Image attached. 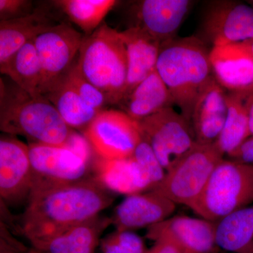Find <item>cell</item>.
<instances>
[{
  "mask_svg": "<svg viewBox=\"0 0 253 253\" xmlns=\"http://www.w3.org/2000/svg\"><path fill=\"white\" fill-rule=\"evenodd\" d=\"M76 64L82 76L103 93L108 104L121 102L127 83L129 59L120 32L104 22L90 36H84Z\"/></svg>",
  "mask_w": 253,
  "mask_h": 253,
  "instance_id": "cell-4",
  "label": "cell"
},
{
  "mask_svg": "<svg viewBox=\"0 0 253 253\" xmlns=\"http://www.w3.org/2000/svg\"><path fill=\"white\" fill-rule=\"evenodd\" d=\"M156 71L170 92L173 104L191 123L198 97L213 78L206 43L194 36L165 42L160 47Z\"/></svg>",
  "mask_w": 253,
  "mask_h": 253,
  "instance_id": "cell-2",
  "label": "cell"
},
{
  "mask_svg": "<svg viewBox=\"0 0 253 253\" xmlns=\"http://www.w3.org/2000/svg\"><path fill=\"white\" fill-rule=\"evenodd\" d=\"M224 155L215 144L196 142L192 148L181 156L154 191L173 201L189 208L199 199L205 186Z\"/></svg>",
  "mask_w": 253,
  "mask_h": 253,
  "instance_id": "cell-6",
  "label": "cell"
},
{
  "mask_svg": "<svg viewBox=\"0 0 253 253\" xmlns=\"http://www.w3.org/2000/svg\"><path fill=\"white\" fill-rule=\"evenodd\" d=\"M102 253H146L144 240L131 231L111 233L100 242Z\"/></svg>",
  "mask_w": 253,
  "mask_h": 253,
  "instance_id": "cell-28",
  "label": "cell"
},
{
  "mask_svg": "<svg viewBox=\"0 0 253 253\" xmlns=\"http://www.w3.org/2000/svg\"><path fill=\"white\" fill-rule=\"evenodd\" d=\"M202 31L212 46L253 40V7L241 1H212L205 13Z\"/></svg>",
  "mask_w": 253,
  "mask_h": 253,
  "instance_id": "cell-10",
  "label": "cell"
},
{
  "mask_svg": "<svg viewBox=\"0 0 253 253\" xmlns=\"http://www.w3.org/2000/svg\"><path fill=\"white\" fill-rule=\"evenodd\" d=\"M60 23L53 19L47 8L42 6L28 16L0 21V70L28 42Z\"/></svg>",
  "mask_w": 253,
  "mask_h": 253,
  "instance_id": "cell-19",
  "label": "cell"
},
{
  "mask_svg": "<svg viewBox=\"0 0 253 253\" xmlns=\"http://www.w3.org/2000/svg\"><path fill=\"white\" fill-rule=\"evenodd\" d=\"M248 42H249L250 47H251V52H252L253 56V40H251V41H249ZM252 95H253V89L252 91Z\"/></svg>",
  "mask_w": 253,
  "mask_h": 253,
  "instance_id": "cell-34",
  "label": "cell"
},
{
  "mask_svg": "<svg viewBox=\"0 0 253 253\" xmlns=\"http://www.w3.org/2000/svg\"><path fill=\"white\" fill-rule=\"evenodd\" d=\"M26 253H42L38 252V251H36V250L31 249V250H29V251H27V252H26Z\"/></svg>",
  "mask_w": 253,
  "mask_h": 253,
  "instance_id": "cell-35",
  "label": "cell"
},
{
  "mask_svg": "<svg viewBox=\"0 0 253 253\" xmlns=\"http://www.w3.org/2000/svg\"><path fill=\"white\" fill-rule=\"evenodd\" d=\"M33 3L27 0H0L1 21L15 19L32 14Z\"/></svg>",
  "mask_w": 253,
  "mask_h": 253,
  "instance_id": "cell-30",
  "label": "cell"
},
{
  "mask_svg": "<svg viewBox=\"0 0 253 253\" xmlns=\"http://www.w3.org/2000/svg\"><path fill=\"white\" fill-rule=\"evenodd\" d=\"M146 238L168 241L182 253H214V222L189 216L170 217L148 228Z\"/></svg>",
  "mask_w": 253,
  "mask_h": 253,
  "instance_id": "cell-11",
  "label": "cell"
},
{
  "mask_svg": "<svg viewBox=\"0 0 253 253\" xmlns=\"http://www.w3.org/2000/svg\"><path fill=\"white\" fill-rule=\"evenodd\" d=\"M250 95L227 91V116L220 135L214 144L224 156L235 151L251 136L249 105Z\"/></svg>",
  "mask_w": 253,
  "mask_h": 253,
  "instance_id": "cell-25",
  "label": "cell"
},
{
  "mask_svg": "<svg viewBox=\"0 0 253 253\" xmlns=\"http://www.w3.org/2000/svg\"><path fill=\"white\" fill-rule=\"evenodd\" d=\"M227 91L214 78L201 91L191 118L196 142L214 144L220 135L227 116Z\"/></svg>",
  "mask_w": 253,
  "mask_h": 253,
  "instance_id": "cell-17",
  "label": "cell"
},
{
  "mask_svg": "<svg viewBox=\"0 0 253 253\" xmlns=\"http://www.w3.org/2000/svg\"><path fill=\"white\" fill-rule=\"evenodd\" d=\"M84 36L61 22L34 39L43 74L42 96L67 73L77 59Z\"/></svg>",
  "mask_w": 253,
  "mask_h": 253,
  "instance_id": "cell-9",
  "label": "cell"
},
{
  "mask_svg": "<svg viewBox=\"0 0 253 253\" xmlns=\"http://www.w3.org/2000/svg\"><path fill=\"white\" fill-rule=\"evenodd\" d=\"M115 0H58L54 4L70 21L77 25L84 36H90L100 27L108 13L117 4Z\"/></svg>",
  "mask_w": 253,
  "mask_h": 253,
  "instance_id": "cell-27",
  "label": "cell"
},
{
  "mask_svg": "<svg viewBox=\"0 0 253 253\" xmlns=\"http://www.w3.org/2000/svg\"><path fill=\"white\" fill-rule=\"evenodd\" d=\"M173 201L151 190L127 196L115 210L111 224L118 231L149 228L168 219L176 210Z\"/></svg>",
  "mask_w": 253,
  "mask_h": 253,
  "instance_id": "cell-14",
  "label": "cell"
},
{
  "mask_svg": "<svg viewBox=\"0 0 253 253\" xmlns=\"http://www.w3.org/2000/svg\"><path fill=\"white\" fill-rule=\"evenodd\" d=\"M120 33L127 50L129 59L124 98L156 71L161 43L135 26H130Z\"/></svg>",
  "mask_w": 253,
  "mask_h": 253,
  "instance_id": "cell-21",
  "label": "cell"
},
{
  "mask_svg": "<svg viewBox=\"0 0 253 253\" xmlns=\"http://www.w3.org/2000/svg\"><path fill=\"white\" fill-rule=\"evenodd\" d=\"M141 136L168 171L196 144L191 123L172 107L138 122Z\"/></svg>",
  "mask_w": 253,
  "mask_h": 253,
  "instance_id": "cell-7",
  "label": "cell"
},
{
  "mask_svg": "<svg viewBox=\"0 0 253 253\" xmlns=\"http://www.w3.org/2000/svg\"><path fill=\"white\" fill-rule=\"evenodd\" d=\"M0 129L34 144L53 146H66L74 131L49 100L31 96L14 83L6 85L1 79Z\"/></svg>",
  "mask_w": 253,
  "mask_h": 253,
  "instance_id": "cell-3",
  "label": "cell"
},
{
  "mask_svg": "<svg viewBox=\"0 0 253 253\" xmlns=\"http://www.w3.org/2000/svg\"><path fill=\"white\" fill-rule=\"evenodd\" d=\"M231 161L236 162L253 164V135L245 140L239 147L228 155Z\"/></svg>",
  "mask_w": 253,
  "mask_h": 253,
  "instance_id": "cell-31",
  "label": "cell"
},
{
  "mask_svg": "<svg viewBox=\"0 0 253 253\" xmlns=\"http://www.w3.org/2000/svg\"><path fill=\"white\" fill-rule=\"evenodd\" d=\"M0 71L31 96H42V70L34 40L18 50Z\"/></svg>",
  "mask_w": 253,
  "mask_h": 253,
  "instance_id": "cell-26",
  "label": "cell"
},
{
  "mask_svg": "<svg viewBox=\"0 0 253 253\" xmlns=\"http://www.w3.org/2000/svg\"><path fill=\"white\" fill-rule=\"evenodd\" d=\"M71 129H85L97 116V111L83 101L66 75L58 80L44 95Z\"/></svg>",
  "mask_w": 253,
  "mask_h": 253,
  "instance_id": "cell-24",
  "label": "cell"
},
{
  "mask_svg": "<svg viewBox=\"0 0 253 253\" xmlns=\"http://www.w3.org/2000/svg\"><path fill=\"white\" fill-rule=\"evenodd\" d=\"M146 253H182L174 245L168 241H155L152 248L147 250Z\"/></svg>",
  "mask_w": 253,
  "mask_h": 253,
  "instance_id": "cell-32",
  "label": "cell"
},
{
  "mask_svg": "<svg viewBox=\"0 0 253 253\" xmlns=\"http://www.w3.org/2000/svg\"><path fill=\"white\" fill-rule=\"evenodd\" d=\"M191 0H144L135 7V26L158 42L176 38L178 31L192 8Z\"/></svg>",
  "mask_w": 253,
  "mask_h": 253,
  "instance_id": "cell-16",
  "label": "cell"
},
{
  "mask_svg": "<svg viewBox=\"0 0 253 253\" xmlns=\"http://www.w3.org/2000/svg\"><path fill=\"white\" fill-rule=\"evenodd\" d=\"M253 204V164L223 159L191 209L216 222Z\"/></svg>",
  "mask_w": 253,
  "mask_h": 253,
  "instance_id": "cell-5",
  "label": "cell"
},
{
  "mask_svg": "<svg viewBox=\"0 0 253 253\" xmlns=\"http://www.w3.org/2000/svg\"><path fill=\"white\" fill-rule=\"evenodd\" d=\"M248 4H249L251 5V6H252L253 7V0H250V1H247Z\"/></svg>",
  "mask_w": 253,
  "mask_h": 253,
  "instance_id": "cell-36",
  "label": "cell"
},
{
  "mask_svg": "<svg viewBox=\"0 0 253 253\" xmlns=\"http://www.w3.org/2000/svg\"><path fill=\"white\" fill-rule=\"evenodd\" d=\"M76 61L66 74L68 82L88 106L98 113L101 112L105 105L108 104L106 97L99 89L82 76L76 67Z\"/></svg>",
  "mask_w": 253,
  "mask_h": 253,
  "instance_id": "cell-29",
  "label": "cell"
},
{
  "mask_svg": "<svg viewBox=\"0 0 253 253\" xmlns=\"http://www.w3.org/2000/svg\"><path fill=\"white\" fill-rule=\"evenodd\" d=\"M96 180L113 192L130 196L151 191L155 187L149 173L131 156L123 159L100 158L95 165Z\"/></svg>",
  "mask_w": 253,
  "mask_h": 253,
  "instance_id": "cell-18",
  "label": "cell"
},
{
  "mask_svg": "<svg viewBox=\"0 0 253 253\" xmlns=\"http://www.w3.org/2000/svg\"><path fill=\"white\" fill-rule=\"evenodd\" d=\"M109 191L96 179L33 183L21 231L32 244L92 219L113 204Z\"/></svg>",
  "mask_w": 253,
  "mask_h": 253,
  "instance_id": "cell-1",
  "label": "cell"
},
{
  "mask_svg": "<svg viewBox=\"0 0 253 253\" xmlns=\"http://www.w3.org/2000/svg\"><path fill=\"white\" fill-rule=\"evenodd\" d=\"M217 247L231 253H253V206L214 222Z\"/></svg>",
  "mask_w": 253,
  "mask_h": 253,
  "instance_id": "cell-23",
  "label": "cell"
},
{
  "mask_svg": "<svg viewBox=\"0 0 253 253\" xmlns=\"http://www.w3.org/2000/svg\"><path fill=\"white\" fill-rule=\"evenodd\" d=\"M118 106L139 122L163 109L172 107L174 104L170 92L156 70L125 96Z\"/></svg>",
  "mask_w": 253,
  "mask_h": 253,
  "instance_id": "cell-22",
  "label": "cell"
},
{
  "mask_svg": "<svg viewBox=\"0 0 253 253\" xmlns=\"http://www.w3.org/2000/svg\"><path fill=\"white\" fill-rule=\"evenodd\" d=\"M33 169L29 149L22 141L10 136L0 139V195L8 202L29 195Z\"/></svg>",
  "mask_w": 253,
  "mask_h": 253,
  "instance_id": "cell-15",
  "label": "cell"
},
{
  "mask_svg": "<svg viewBox=\"0 0 253 253\" xmlns=\"http://www.w3.org/2000/svg\"><path fill=\"white\" fill-rule=\"evenodd\" d=\"M28 149L33 183L61 184L86 179L89 162L68 148L30 143Z\"/></svg>",
  "mask_w": 253,
  "mask_h": 253,
  "instance_id": "cell-12",
  "label": "cell"
},
{
  "mask_svg": "<svg viewBox=\"0 0 253 253\" xmlns=\"http://www.w3.org/2000/svg\"><path fill=\"white\" fill-rule=\"evenodd\" d=\"M249 112V124L251 135H253V95H250L248 99Z\"/></svg>",
  "mask_w": 253,
  "mask_h": 253,
  "instance_id": "cell-33",
  "label": "cell"
},
{
  "mask_svg": "<svg viewBox=\"0 0 253 253\" xmlns=\"http://www.w3.org/2000/svg\"><path fill=\"white\" fill-rule=\"evenodd\" d=\"M110 224L111 218L98 215L48 239L32 243V249L42 253H94L101 234Z\"/></svg>",
  "mask_w": 253,
  "mask_h": 253,
  "instance_id": "cell-20",
  "label": "cell"
},
{
  "mask_svg": "<svg viewBox=\"0 0 253 253\" xmlns=\"http://www.w3.org/2000/svg\"><path fill=\"white\" fill-rule=\"evenodd\" d=\"M100 158L123 159L134 154L142 140L139 123L122 111L103 110L84 130Z\"/></svg>",
  "mask_w": 253,
  "mask_h": 253,
  "instance_id": "cell-8",
  "label": "cell"
},
{
  "mask_svg": "<svg viewBox=\"0 0 253 253\" xmlns=\"http://www.w3.org/2000/svg\"><path fill=\"white\" fill-rule=\"evenodd\" d=\"M210 61L213 77L224 89L252 95L253 56L249 42L212 46Z\"/></svg>",
  "mask_w": 253,
  "mask_h": 253,
  "instance_id": "cell-13",
  "label": "cell"
}]
</instances>
